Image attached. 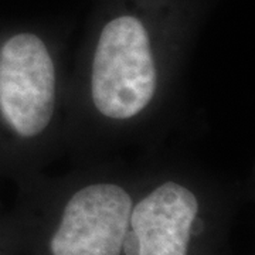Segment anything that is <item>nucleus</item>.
I'll return each mask as SVG.
<instances>
[{"label": "nucleus", "mask_w": 255, "mask_h": 255, "mask_svg": "<svg viewBox=\"0 0 255 255\" xmlns=\"http://www.w3.org/2000/svg\"><path fill=\"white\" fill-rule=\"evenodd\" d=\"M133 197L114 180L80 186L50 240L51 255H122Z\"/></svg>", "instance_id": "obj_2"}, {"label": "nucleus", "mask_w": 255, "mask_h": 255, "mask_svg": "<svg viewBox=\"0 0 255 255\" xmlns=\"http://www.w3.org/2000/svg\"><path fill=\"white\" fill-rule=\"evenodd\" d=\"M182 0H105L70 84L68 128L127 133L160 115L193 31Z\"/></svg>", "instance_id": "obj_1"}, {"label": "nucleus", "mask_w": 255, "mask_h": 255, "mask_svg": "<svg viewBox=\"0 0 255 255\" xmlns=\"http://www.w3.org/2000/svg\"><path fill=\"white\" fill-rule=\"evenodd\" d=\"M200 201L190 186L176 179L157 183L133 203L129 227L139 241L137 255H187Z\"/></svg>", "instance_id": "obj_3"}]
</instances>
